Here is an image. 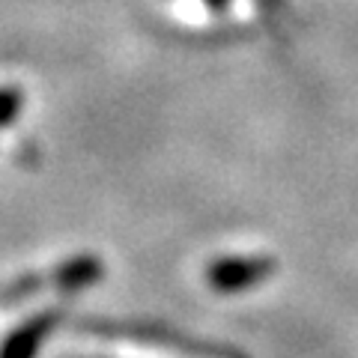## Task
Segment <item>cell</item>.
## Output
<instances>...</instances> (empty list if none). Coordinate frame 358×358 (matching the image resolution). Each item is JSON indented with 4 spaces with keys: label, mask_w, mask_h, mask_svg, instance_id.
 Here are the masks:
<instances>
[{
    "label": "cell",
    "mask_w": 358,
    "mask_h": 358,
    "mask_svg": "<svg viewBox=\"0 0 358 358\" xmlns=\"http://www.w3.org/2000/svg\"><path fill=\"white\" fill-rule=\"evenodd\" d=\"M268 272V266L260 263V260H230V263H224L218 268H212L209 272V281L212 284H218L221 289H236V287H245V284H251L257 281L260 275Z\"/></svg>",
    "instance_id": "6da1fadb"
},
{
    "label": "cell",
    "mask_w": 358,
    "mask_h": 358,
    "mask_svg": "<svg viewBox=\"0 0 358 358\" xmlns=\"http://www.w3.org/2000/svg\"><path fill=\"white\" fill-rule=\"evenodd\" d=\"M39 334H42V322H33L30 329H21L15 338L6 343L3 358H30L33 346H36V341H39Z\"/></svg>",
    "instance_id": "7a4b0ae2"
}]
</instances>
